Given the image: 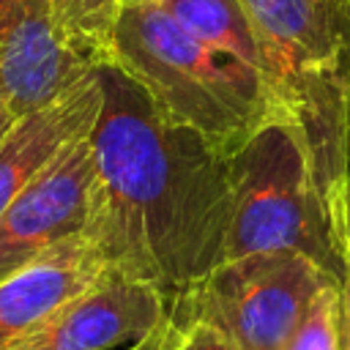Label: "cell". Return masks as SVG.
<instances>
[{"label":"cell","instance_id":"obj_5","mask_svg":"<svg viewBox=\"0 0 350 350\" xmlns=\"http://www.w3.org/2000/svg\"><path fill=\"white\" fill-rule=\"evenodd\" d=\"M90 180L93 156L85 134L0 211V279L85 230Z\"/></svg>","mask_w":350,"mask_h":350},{"label":"cell","instance_id":"obj_7","mask_svg":"<svg viewBox=\"0 0 350 350\" xmlns=\"http://www.w3.org/2000/svg\"><path fill=\"white\" fill-rule=\"evenodd\" d=\"M167 312L159 290L107 268L8 350H118L148 334Z\"/></svg>","mask_w":350,"mask_h":350},{"label":"cell","instance_id":"obj_2","mask_svg":"<svg viewBox=\"0 0 350 350\" xmlns=\"http://www.w3.org/2000/svg\"><path fill=\"white\" fill-rule=\"evenodd\" d=\"M107 63L129 74L164 118L197 131L221 156L271 115L265 88L183 30L156 0L120 5Z\"/></svg>","mask_w":350,"mask_h":350},{"label":"cell","instance_id":"obj_12","mask_svg":"<svg viewBox=\"0 0 350 350\" xmlns=\"http://www.w3.org/2000/svg\"><path fill=\"white\" fill-rule=\"evenodd\" d=\"M282 350H342V284L325 282Z\"/></svg>","mask_w":350,"mask_h":350},{"label":"cell","instance_id":"obj_3","mask_svg":"<svg viewBox=\"0 0 350 350\" xmlns=\"http://www.w3.org/2000/svg\"><path fill=\"white\" fill-rule=\"evenodd\" d=\"M230 227L227 257L252 252H301L339 284L347 257L336 221L320 189L301 129L284 115H268L227 156Z\"/></svg>","mask_w":350,"mask_h":350},{"label":"cell","instance_id":"obj_8","mask_svg":"<svg viewBox=\"0 0 350 350\" xmlns=\"http://www.w3.org/2000/svg\"><path fill=\"white\" fill-rule=\"evenodd\" d=\"M109 265L79 232L33 262L0 279V350L14 347L33 334L66 301L88 290Z\"/></svg>","mask_w":350,"mask_h":350},{"label":"cell","instance_id":"obj_19","mask_svg":"<svg viewBox=\"0 0 350 350\" xmlns=\"http://www.w3.org/2000/svg\"><path fill=\"white\" fill-rule=\"evenodd\" d=\"M123 3H148V0H123Z\"/></svg>","mask_w":350,"mask_h":350},{"label":"cell","instance_id":"obj_9","mask_svg":"<svg viewBox=\"0 0 350 350\" xmlns=\"http://www.w3.org/2000/svg\"><path fill=\"white\" fill-rule=\"evenodd\" d=\"M101 109L96 66L55 101L16 118L0 142V211L74 139L90 134Z\"/></svg>","mask_w":350,"mask_h":350},{"label":"cell","instance_id":"obj_4","mask_svg":"<svg viewBox=\"0 0 350 350\" xmlns=\"http://www.w3.org/2000/svg\"><path fill=\"white\" fill-rule=\"evenodd\" d=\"M331 279L301 252H252L221 260L170 304V314L216 325L238 350H282Z\"/></svg>","mask_w":350,"mask_h":350},{"label":"cell","instance_id":"obj_20","mask_svg":"<svg viewBox=\"0 0 350 350\" xmlns=\"http://www.w3.org/2000/svg\"><path fill=\"white\" fill-rule=\"evenodd\" d=\"M334 3H336V5H342V3H345V0H334Z\"/></svg>","mask_w":350,"mask_h":350},{"label":"cell","instance_id":"obj_17","mask_svg":"<svg viewBox=\"0 0 350 350\" xmlns=\"http://www.w3.org/2000/svg\"><path fill=\"white\" fill-rule=\"evenodd\" d=\"M342 246H345V257H347V268H350V180H347L345 202H342Z\"/></svg>","mask_w":350,"mask_h":350},{"label":"cell","instance_id":"obj_13","mask_svg":"<svg viewBox=\"0 0 350 350\" xmlns=\"http://www.w3.org/2000/svg\"><path fill=\"white\" fill-rule=\"evenodd\" d=\"M172 317V314H170ZM164 350H238L216 325L197 317H172Z\"/></svg>","mask_w":350,"mask_h":350},{"label":"cell","instance_id":"obj_1","mask_svg":"<svg viewBox=\"0 0 350 350\" xmlns=\"http://www.w3.org/2000/svg\"><path fill=\"white\" fill-rule=\"evenodd\" d=\"M101 109L90 129L93 180L82 235L101 260L167 304L202 282L227 249V156L164 118L112 63H96Z\"/></svg>","mask_w":350,"mask_h":350},{"label":"cell","instance_id":"obj_6","mask_svg":"<svg viewBox=\"0 0 350 350\" xmlns=\"http://www.w3.org/2000/svg\"><path fill=\"white\" fill-rule=\"evenodd\" d=\"M90 68L60 33L49 0H0V98L16 118L55 101Z\"/></svg>","mask_w":350,"mask_h":350},{"label":"cell","instance_id":"obj_16","mask_svg":"<svg viewBox=\"0 0 350 350\" xmlns=\"http://www.w3.org/2000/svg\"><path fill=\"white\" fill-rule=\"evenodd\" d=\"M342 350H350V268L342 279Z\"/></svg>","mask_w":350,"mask_h":350},{"label":"cell","instance_id":"obj_10","mask_svg":"<svg viewBox=\"0 0 350 350\" xmlns=\"http://www.w3.org/2000/svg\"><path fill=\"white\" fill-rule=\"evenodd\" d=\"M183 30L211 46L216 55L249 71L268 93L273 115V77L265 41L249 16L243 0H156Z\"/></svg>","mask_w":350,"mask_h":350},{"label":"cell","instance_id":"obj_11","mask_svg":"<svg viewBox=\"0 0 350 350\" xmlns=\"http://www.w3.org/2000/svg\"><path fill=\"white\" fill-rule=\"evenodd\" d=\"M66 41L93 66L107 60L123 0H49Z\"/></svg>","mask_w":350,"mask_h":350},{"label":"cell","instance_id":"obj_18","mask_svg":"<svg viewBox=\"0 0 350 350\" xmlns=\"http://www.w3.org/2000/svg\"><path fill=\"white\" fill-rule=\"evenodd\" d=\"M16 123V115H14V109L0 98V142H3V137L8 134V129Z\"/></svg>","mask_w":350,"mask_h":350},{"label":"cell","instance_id":"obj_15","mask_svg":"<svg viewBox=\"0 0 350 350\" xmlns=\"http://www.w3.org/2000/svg\"><path fill=\"white\" fill-rule=\"evenodd\" d=\"M170 328H172V317H170V312H167L148 334H142L137 342H131V345L123 347V350H164V347H167V339H170Z\"/></svg>","mask_w":350,"mask_h":350},{"label":"cell","instance_id":"obj_14","mask_svg":"<svg viewBox=\"0 0 350 350\" xmlns=\"http://www.w3.org/2000/svg\"><path fill=\"white\" fill-rule=\"evenodd\" d=\"M339 77L345 98V134H347V164H350V0L339 5Z\"/></svg>","mask_w":350,"mask_h":350}]
</instances>
